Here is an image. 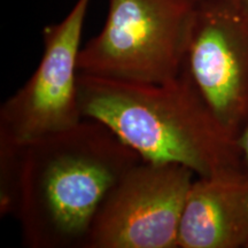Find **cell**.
Wrapping results in <instances>:
<instances>
[{
	"instance_id": "6da1fadb",
	"label": "cell",
	"mask_w": 248,
	"mask_h": 248,
	"mask_svg": "<svg viewBox=\"0 0 248 248\" xmlns=\"http://www.w3.org/2000/svg\"><path fill=\"white\" fill-rule=\"evenodd\" d=\"M141 161L92 119L22 147L16 219L23 246L84 248L111 188Z\"/></svg>"
},
{
	"instance_id": "7a4b0ae2",
	"label": "cell",
	"mask_w": 248,
	"mask_h": 248,
	"mask_svg": "<svg viewBox=\"0 0 248 248\" xmlns=\"http://www.w3.org/2000/svg\"><path fill=\"white\" fill-rule=\"evenodd\" d=\"M78 101L83 119L104 123L142 161L181 164L197 177L243 169L238 140L183 73L167 84L79 73Z\"/></svg>"
},
{
	"instance_id": "3957f363",
	"label": "cell",
	"mask_w": 248,
	"mask_h": 248,
	"mask_svg": "<svg viewBox=\"0 0 248 248\" xmlns=\"http://www.w3.org/2000/svg\"><path fill=\"white\" fill-rule=\"evenodd\" d=\"M99 35L80 48L79 73L167 84L181 76L195 0H108Z\"/></svg>"
},
{
	"instance_id": "277c9868",
	"label": "cell",
	"mask_w": 248,
	"mask_h": 248,
	"mask_svg": "<svg viewBox=\"0 0 248 248\" xmlns=\"http://www.w3.org/2000/svg\"><path fill=\"white\" fill-rule=\"evenodd\" d=\"M194 176L181 164L141 160L108 193L84 248H178Z\"/></svg>"
},
{
	"instance_id": "5b68a950",
	"label": "cell",
	"mask_w": 248,
	"mask_h": 248,
	"mask_svg": "<svg viewBox=\"0 0 248 248\" xmlns=\"http://www.w3.org/2000/svg\"><path fill=\"white\" fill-rule=\"evenodd\" d=\"M91 0H77L61 22L44 29V52L35 73L0 107V142L23 147L83 120L78 58Z\"/></svg>"
},
{
	"instance_id": "8992f818",
	"label": "cell",
	"mask_w": 248,
	"mask_h": 248,
	"mask_svg": "<svg viewBox=\"0 0 248 248\" xmlns=\"http://www.w3.org/2000/svg\"><path fill=\"white\" fill-rule=\"evenodd\" d=\"M182 73L238 139L248 124V9L234 0L197 1Z\"/></svg>"
},
{
	"instance_id": "52a82bcc",
	"label": "cell",
	"mask_w": 248,
	"mask_h": 248,
	"mask_svg": "<svg viewBox=\"0 0 248 248\" xmlns=\"http://www.w3.org/2000/svg\"><path fill=\"white\" fill-rule=\"evenodd\" d=\"M178 244L181 248H247L248 173L244 169L194 179Z\"/></svg>"
},
{
	"instance_id": "ba28073f",
	"label": "cell",
	"mask_w": 248,
	"mask_h": 248,
	"mask_svg": "<svg viewBox=\"0 0 248 248\" xmlns=\"http://www.w3.org/2000/svg\"><path fill=\"white\" fill-rule=\"evenodd\" d=\"M22 147L0 142V215H16Z\"/></svg>"
},
{
	"instance_id": "9c48e42d",
	"label": "cell",
	"mask_w": 248,
	"mask_h": 248,
	"mask_svg": "<svg viewBox=\"0 0 248 248\" xmlns=\"http://www.w3.org/2000/svg\"><path fill=\"white\" fill-rule=\"evenodd\" d=\"M237 140L238 146H239L243 169L248 173V124L245 126V129L240 133Z\"/></svg>"
},
{
	"instance_id": "30bf717a",
	"label": "cell",
	"mask_w": 248,
	"mask_h": 248,
	"mask_svg": "<svg viewBox=\"0 0 248 248\" xmlns=\"http://www.w3.org/2000/svg\"><path fill=\"white\" fill-rule=\"evenodd\" d=\"M235 2H238V4L244 6L245 8L248 9V0H234Z\"/></svg>"
},
{
	"instance_id": "8fae6325",
	"label": "cell",
	"mask_w": 248,
	"mask_h": 248,
	"mask_svg": "<svg viewBox=\"0 0 248 248\" xmlns=\"http://www.w3.org/2000/svg\"><path fill=\"white\" fill-rule=\"evenodd\" d=\"M195 1H199V0H195Z\"/></svg>"
},
{
	"instance_id": "7c38bea8",
	"label": "cell",
	"mask_w": 248,
	"mask_h": 248,
	"mask_svg": "<svg viewBox=\"0 0 248 248\" xmlns=\"http://www.w3.org/2000/svg\"><path fill=\"white\" fill-rule=\"evenodd\" d=\"M247 248H248V246H247Z\"/></svg>"
}]
</instances>
